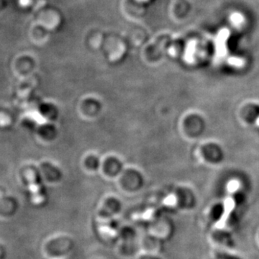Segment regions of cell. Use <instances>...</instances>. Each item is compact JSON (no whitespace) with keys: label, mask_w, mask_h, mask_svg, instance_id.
Masks as SVG:
<instances>
[{"label":"cell","mask_w":259,"mask_h":259,"mask_svg":"<svg viewBox=\"0 0 259 259\" xmlns=\"http://www.w3.org/2000/svg\"><path fill=\"white\" fill-rule=\"evenodd\" d=\"M7 251L5 246L0 243V259H7Z\"/></svg>","instance_id":"1"},{"label":"cell","mask_w":259,"mask_h":259,"mask_svg":"<svg viewBox=\"0 0 259 259\" xmlns=\"http://www.w3.org/2000/svg\"><path fill=\"white\" fill-rule=\"evenodd\" d=\"M30 0H19V4L21 7H27L30 4Z\"/></svg>","instance_id":"2"},{"label":"cell","mask_w":259,"mask_h":259,"mask_svg":"<svg viewBox=\"0 0 259 259\" xmlns=\"http://www.w3.org/2000/svg\"><path fill=\"white\" fill-rule=\"evenodd\" d=\"M140 259H159L158 258H154V257H142L141 258H140Z\"/></svg>","instance_id":"3"}]
</instances>
